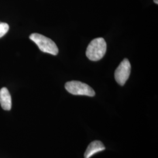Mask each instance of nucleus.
<instances>
[{"instance_id": "obj_8", "label": "nucleus", "mask_w": 158, "mask_h": 158, "mask_svg": "<svg viewBox=\"0 0 158 158\" xmlns=\"http://www.w3.org/2000/svg\"><path fill=\"white\" fill-rule=\"evenodd\" d=\"M153 1H154V2H155V4H158V0H153Z\"/></svg>"}, {"instance_id": "obj_4", "label": "nucleus", "mask_w": 158, "mask_h": 158, "mask_svg": "<svg viewBox=\"0 0 158 158\" xmlns=\"http://www.w3.org/2000/svg\"><path fill=\"white\" fill-rule=\"evenodd\" d=\"M131 70L130 61L127 59H124L119 64L115 72V79L120 85H124L129 79Z\"/></svg>"}, {"instance_id": "obj_2", "label": "nucleus", "mask_w": 158, "mask_h": 158, "mask_svg": "<svg viewBox=\"0 0 158 158\" xmlns=\"http://www.w3.org/2000/svg\"><path fill=\"white\" fill-rule=\"evenodd\" d=\"M29 38L36 44L42 52L52 55H57L58 54L59 49L56 44L44 35L35 33L31 34Z\"/></svg>"}, {"instance_id": "obj_7", "label": "nucleus", "mask_w": 158, "mask_h": 158, "mask_svg": "<svg viewBox=\"0 0 158 158\" xmlns=\"http://www.w3.org/2000/svg\"><path fill=\"white\" fill-rule=\"evenodd\" d=\"M9 30V25L6 23H0V38L4 36Z\"/></svg>"}, {"instance_id": "obj_1", "label": "nucleus", "mask_w": 158, "mask_h": 158, "mask_svg": "<svg viewBox=\"0 0 158 158\" xmlns=\"http://www.w3.org/2000/svg\"><path fill=\"white\" fill-rule=\"evenodd\" d=\"M107 51V44L102 38L93 40L86 50V56L92 61H98L104 56Z\"/></svg>"}, {"instance_id": "obj_5", "label": "nucleus", "mask_w": 158, "mask_h": 158, "mask_svg": "<svg viewBox=\"0 0 158 158\" xmlns=\"http://www.w3.org/2000/svg\"><path fill=\"white\" fill-rule=\"evenodd\" d=\"M106 149V148L102 142L94 141L92 142L87 147L85 153V158H90L94 155Z\"/></svg>"}, {"instance_id": "obj_3", "label": "nucleus", "mask_w": 158, "mask_h": 158, "mask_svg": "<svg viewBox=\"0 0 158 158\" xmlns=\"http://www.w3.org/2000/svg\"><path fill=\"white\" fill-rule=\"evenodd\" d=\"M65 89L69 93L76 96L94 97L96 94L90 86L79 81H68L65 85Z\"/></svg>"}, {"instance_id": "obj_6", "label": "nucleus", "mask_w": 158, "mask_h": 158, "mask_svg": "<svg viewBox=\"0 0 158 158\" xmlns=\"http://www.w3.org/2000/svg\"><path fill=\"white\" fill-rule=\"evenodd\" d=\"M0 104L4 110L10 111L11 109V97L9 91L6 87L0 90Z\"/></svg>"}]
</instances>
